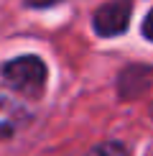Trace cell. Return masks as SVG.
Listing matches in <instances>:
<instances>
[{
    "label": "cell",
    "mask_w": 153,
    "mask_h": 156,
    "mask_svg": "<svg viewBox=\"0 0 153 156\" xmlns=\"http://www.w3.org/2000/svg\"><path fill=\"white\" fill-rule=\"evenodd\" d=\"M0 74L5 77V82H8L10 87H15L18 92L25 95L28 100L41 97L43 90H46V64L38 59V56H33V54L10 59L8 64H3Z\"/></svg>",
    "instance_id": "cell-1"
},
{
    "label": "cell",
    "mask_w": 153,
    "mask_h": 156,
    "mask_svg": "<svg viewBox=\"0 0 153 156\" xmlns=\"http://www.w3.org/2000/svg\"><path fill=\"white\" fill-rule=\"evenodd\" d=\"M31 120V108L28 97L21 95L15 87H10L5 82V77L0 74V138H10L25 123Z\"/></svg>",
    "instance_id": "cell-2"
},
{
    "label": "cell",
    "mask_w": 153,
    "mask_h": 156,
    "mask_svg": "<svg viewBox=\"0 0 153 156\" xmlns=\"http://www.w3.org/2000/svg\"><path fill=\"white\" fill-rule=\"evenodd\" d=\"M130 10H133V0H112V3L102 5L94 13L92 23L94 31L100 36H117L127 28V21H130Z\"/></svg>",
    "instance_id": "cell-3"
},
{
    "label": "cell",
    "mask_w": 153,
    "mask_h": 156,
    "mask_svg": "<svg viewBox=\"0 0 153 156\" xmlns=\"http://www.w3.org/2000/svg\"><path fill=\"white\" fill-rule=\"evenodd\" d=\"M87 156H127V148L117 141H102L94 148H89Z\"/></svg>",
    "instance_id": "cell-4"
},
{
    "label": "cell",
    "mask_w": 153,
    "mask_h": 156,
    "mask_svg": "<svg viewBox=\"0 0 153 156\" xmlns=\"http://www.w3.org/2000/svg\"><path fill=\"white\" fill-rule=\"evenodd\" d=\"M143 36L148 38V41H153V8H151V13L145 16V21H143Z\"/></svg>",
    "instance_id": "cell-5"
},
{
    "label": "cell",
    "mask_w": 153,
    "mask_h": 156,
    "mask_svg": "<svg viewBox=\"0 0 153 156\" xmlns=\"http://www.w3.org/2000/svg\"><path fill=\"white\" fill-rule=\"evenodd\" d=\"M59 0H28L31 8H49V5H56Z\"/></svg>",
    "instance_id": "cell-6"
}]
</instances>
